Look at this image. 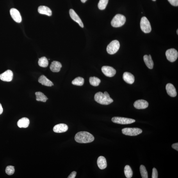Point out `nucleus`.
<instances>
[{
	"instance_id": "4",
	"label": "nucleus",
	"mask_w": 178,
	"mask_h": 178,
	"mask_svg": "<svg viewBox=\"0 0 178 178\" xmlns=\"http://www.w3.org/2000/svg\"><path fill=\"white\" fill-rule=\"evenodd\" d=\"M120 46V43L118 41H113L107 46V51L109 54H115L119 49Z\"/></svg>"
},
{
	"instance_id": "36",
	"label": "nucleus",
	"mask_w": 178,
	"mask_h": 178,
	"mask_svg": "<svg viewBox=\"0 0 178 178\" xmlns=\"http://www.w3.org/2000/svg\"><path fill=\"white\" fill-rule=\"evenodd\" d=\"M87 0H81V1L83 3H85Z\"/></svg>"
},
{
	"instance_id": "26",
	"label": "nucleus",
	"mask_w": 178,
	"mask_h": 178,
	"mask_svg": "<svg viewBox=\"0 0 178 178\" xmlns=\"http://www.w3.org/2000/svg\"><path fill=\"white\" fill-rule=\"evenodd\" d=\"M84 83V79L79 77H76L72 82V84L73 85L80 86H83Z\"/></svg>"
},
{
	"instance_id": "11",
	"label": "nucleus",
	"mask_w": 178,
	"mask_h": 178,
	"mask_svg": "<svg viewBox=\"0 0 178 178\" xmlns=\"http://www.w3.org/2000/svg\"><path fill=\"white\" fill-rule=\"evenodd\" d=\"M10 14L11 17L16 22L20 23L22 22V18L19 11L15 8L11 9Z\"/></svg>"
},
{
	"instance_id": "9",
	"label": "nucleus",
	"mask_w": 178,
	"mask_h": 178,
	"mask_svg": "<svg viewBox=\"0 0 178 178\" xmlns=\"http://www.w3.org/2000/svg\"><path fill=\"white\" fill-rule=\"evenodd\" d=\"M101 70L102 72L107 77H113L116 74V70L113 67L109 66H103L102 67Z\"/></svg>"
},
{
	"instance_id": "5",
	"label": "nucleus",
	"mask_w": 178,
	"mask_h": 178,
	"mask_svg": "<svg viewBox=\"0 0 178 178\" xmlns=\"http://www.w3.org/2000/svg\"><path fill=\"white\" fill-rule=\"evenodd\" d=\"M122 133L125 135L136 136L142 133V130L137 128H126L122 130Z\"/></svg>"
},
{
	"instance_id": "21",
	"label": "nucleus",
	"mask_w": 178,
	"mask_h": 178,
	"mask_svg": "<svg viewBox=\"0 0 178 178\" xmlns=\"http://www.w3.org/2000/svg\"><path fill=\"white\" fill-rule=\"evenodd\" d=\"M97 164L100 169L103 170L107 166V163L106 159L105 157L103 156H100L98 158Z\"/></svg>"
},
{
	"instance_id": "1",
	"label": "nucleus",
	"mask_w": 178,
	"mask_h": 178,
	"mask_svg": "<svg viewBox=\"0 0 178 178\" xmlns=\"http://www.w3.org/2000/svg\"><path fill=\"white\" fill-rule=\"evenodd\" d=\"M75 140L79 143H88L92 142L94 138L92 135L86 131L79 132L76 134Z\"/></svg>"
},
{
	"instance_id": "30",
	"label": "nucleus",
	"mask_w": 178,
	"mask_h": 178,
	"mask_svg": "<svg viewBox=\"0 0 178 178\" xmlns=\"http://www.w3.org/2000/svg\"><path fill=\"white\" fill-rule=\"evenodd\" d=\"M15 168L14 166H9L6 168L5 172L8 175H12L15 172Z\"/></svg>"
},
{
	"instance_id": "34",
	"label": "nucleus",
	"mask_w": 178,
	"mask_h": 178,
	"mask_svg": "<svg viewBox=\"0 0 178 178\" xmlns=\"http://www.w3.org/2000/svg\"><path fill=\"white\" fill-rule=\"evenodd\" d=\"M172 147L173 149L177 150V151H178V143H176L173 144L172 145Z\"/></svg>"
},
{
	"instance_id": "23",
	"label": "nucleus",
	"mask_w": 178,
	"mask_h": 178,
	"mask_svg": "<svg viewBox=\"0 0 178 178\" xmlns=\"http://www.w3.org/2000/svg\"><path fill=\"white\" fill-rule=\"evenodd\" d=\"M36 96V100L37 101H40L45 102L47 101L48 99L46 96L41 92H37L35 93Z\"/></svg>"
},
{
	"instance_id": "7",
	"label": "nucleus",
	"mask_w": 178,
	"mask_h": 178,
	"mask_svg": "<svg viewBox=\"0 0 178 178\" xmlns=\"http://www.w3.org/2000/svg\"><path fill=\"white\" fill-rule=\"evenodd\" d=\"M111 120L115 124H130L135 122V120L132 119L120 117H114Z\"/></svg>"
},
{
	"instance_id": "27",
	"label": "nucleus",
	"mask_w": 178,
	"mask_h": 178,
	"mask_svg": "<svg viewBox=\"0 0 178 178\" xmlns=\"http://www.w3.org/2000/svg\"><path fill=\"white\" fill-rule=\"evenodd\" d=\"M124 173L125 176L127 178H130L133 176V173L131 168L129 165H126L124 168Z\"/></svg>"
},
{
	"instance_id": "14",
	"label": "nucleus",
	"mask_w": 178,
	"mask_h": 178,
	"mask_svg": "<svg viewBox=\"0 0 178 178\" xmlns=\"http://www.w3.org/2000/svg\"><path fill=\"white\" fill-rule=\"evenodd\" d=\"M68 127L67 124H59L55 126L53 128V131L55 133H61L66 132L68 130Z\"/></svg>"
},
{
	"instance_id": "6",
	"label": "nucleus",
	"mask_w": 178,
	"mask_h": 178,
	"mask_svg": "<svg viewBox=\"0 0 178 178\" xmlns=\"http://www.w3.org/2000/svg\"><path fill=\"white\" fill-rule=\"evenodd\" d=\"M140 26L141 30L145 33H149L151 31V25L149 20L145 17H143L141 18Z\"/></svg>"
},
{
	"instance_id": "2",
	"label": "nucleus",
	"mask_w": 178,
	"mask_h": 178,
	"mask_svg": "<svg viewBox=\"0 0 178 178\" xmlns=\"http://www.w3.org/2000/svg\"><path fill=\"white\" fill-rule=\"evenodd\" d=\"M94 99L98 103L104 105L110 104L113 101L106 92L104 93L101 92L97 93L95 95Z\"/></svg>"
},
{
	"instance_id": "20",
	"label": "nucleus",
	"mask_w": 178,
	"mask_h": 178,
	"mask_svg": "<svg viewBox=\"0 0 178 178\" xmlns=\"http://www.w3.org/2000/svg\"><path fill=\"white\" fill-rule=\"evenodd\" d=\"M143 60L146 65L148 68L152 69L153 68L154 63L150 55L147 56L145 55L143 56Z\"/></svg>"
},
{
	"instance_id": "18",
	"label": "nucleus",
	"mask_w": 178,
	"mask_h": 178,
	"mask_svg": "<svg viewBox=\"0 0 178 178\" xmlns=\"http://www.w3.org/2000/svg\"><path fill=\"white\" fill-rule=\"evenodd\" d=\"M38 82L43 85L47 86H52L54 84L44 75H42L39 78Z\"/></svg>"
},
{
	"instance_id": "8",
	"label": "nucleus",
	"mask_w": 178,
	"mask_h": 178,
	"mask_svg": "<svg viewBox=\"0 0 178 178\" xmlns=\"http://www.w3.org/2000/svg\"><path fill=\"white\" fill-rule=\"evenodd\" d=\"M166 55L168 60L171 62H174L178 56V52L175 49H168L166 52Z\"/></svg>"
},
{
	"instance_id": "25",
	"label": "nucleus",
	"mask_w": 178,
	"mask_h": 178,
	"mask_svg": "<svg viewBox=\"0 0 178 178\" xmlns=\"http://www.w3.org/2000/svg\"><path fill=\"white\" fill-rule=\"evenodd\" d=\"M89 81L91 85L94 86H99L101 82L100 79L95 77H90Z\"/></svg>"
},
{
	"instance_id": "13",
	"label": "nucleus",
	"mask_w": 178,
	"mask_h": 178,
	"mask_svg": "<svg viewBox=\"0 0 178 178\" xmlns=\"http://www.w3.org/2000/svg\"><path fill=\"white\" fill-rule=\"evenodd\" d=\"M69 14L72 19L77 23L80 26L83 28L84 26L83 22L74 10L72 9H70L69 10Z\"/></svg>"
},
{
	"instance_id": "12",
	"label": "nucleus",
	"mask_w": 178,
	"mask_h": 178,
	"mask_svg": "<svg viewBox=\"0 0 178 178\" xmlns=\"http://www.w3.org/2000/svg\"><path fill=\"white\" fill-rule=\"evenodd\" d=\"M134 106L137 109H145L148 106V103L145 100H139L135 102Z\"/></svg>"
},
{
	"instance_id": "35",
	"label": "nucleus",
	"mask_w": 178,
	"mask_h": 178,
	"mask_svg": "<svg viewBox=\"0 0 178 178\" xmlns=\"http://www.w3.org/2000/svg\"><path fill=\"white\" fill-rule=\"evenodd\" d=\"M3 107H2L1 104L0 103V115L3 113Z\"/></svg>"
},
{
	"instance_id": "37",
	"label": "nucleus",
	"mask_w": 178,
	"mask_h": 178,
	"mask_svg": "<svg viewBox=\"0 0 178 178\" xmlns=\"http://www.w3.org/2000/svg\"><path fill=\"white\" fill-rule=\"evenodd\" d=\"M177 35H178V29L177 30Z\"/></svg>"
},
{
	"instance_id": "22",
	"label": "nucleus",
	"mask_w": 178,
	"mask_h": 178,
	"mask_svg": "<svg viewBox=\"0 0 178 178\" xmlns=\"http://www.w3.org/2000/svg\"><path fill=\"white\" fill-rule=\"evenodd\" d=\"M29 120L28 118H22L18 121L17 125L20 128H26L29 126Z\"/></svg>"
},
{
	"instance_id": "16",
	"label": "nucleus",
	"mask_w": 178,
	"mask_h": 178,
	"mask_svg": "<svg viewBox=\"0 0 178 178\" xmlns=\"http://www.w3.org/2000/svg\"><path fill=\"white\" fill-rule=\"evenodd\" d=\"M123 79L128 84H133L135 81V77L134 75L131 73L125 72L124 73L123 76Z\"/></svg>"
},
{
	"instance_id": "17",
	"label": "nucleus",
	"mask_w": 178,
	"mask_h": 178,
	"mask_svg": "<svg viewBox=\"0 0 178 178\" xmlns=\"http://www.w3.org/2000/svg\"><path fill=\"white\" fill-rule=\"evenodd\" d=\"M61 63L58 61H52L50 67V69L52 72H58L60 71L61 68L62 67Z\"/></svg>"
},
{
	"instance_id": "24",
	"label": "nucleus",
	"mask_w": 178,
	"mask_h": 178,
	"mask_svg": "<svg viewBox=\"0 0 178 178\" xmlns=\"http://www.w3.org/2000/svg\"><path fill=\"white\" fill-rule=\"evenodd\" d=\"M38 63L40 67H46L48 65V61L45 57H42L39 58Z\"/></svg>"
},
{
	"instance_id": "32",
	"label": "nucleus",
	"mask_w": 178,
	"mask_h": 178,
	"mask_svg": "<svg viewBox=\"0 0 178 178\" xmlns=\"http://www.w3.org/2000/svg\"><path fill=\"white\" fill-rule=\"evenodd\" d=\"M171 5L175 6H178V0H168Z\"/></svg>"
},
{
	"instance_id": "19",
	"label": "nucleus",
	"mask_w": 178,
	"mask_h": 178,
	"mask_svg": "<svg viewBox=\"0 0 178 178\" xmlns=\"http://www.w3.org/2000/svg\"><path fill=\"white\" fill-rule=\"evenodd\" d=\"M38 12L41 14H44L48 16L52 15V11L48 7L44 6H41L38 8Z\"/></svg>"
},
{
	"instance_id": "10",
	"label": "nucleus",
	"mask_w": 178,
	"mask_h": 178,
	"mask_svg": "<svg viewBox=\"0 0 178 178\" xmlns=\"http://www.w3.org/2000/svg\"><path fill=\"white\" fill-rule=\"evenodd\" d=\"M13 76L12 71L8 70L0 75V79L4 82H11L12 81Z\"/></svg>"
},
{
	"instance_id": "31",
	"label": "nucleus",
	"mask_w": 178,
	"mask_h": 178,
	"mask_svg": "<svg viewBox=\"0 0 178 178\" xmlns=\"http://www.w3.org/2000/svg\"><path fill=\"white\" fill-rule=\"evenodd\" d=\"M152 178H158V172L156 168H154L152 169Z\"/></svg>"
},
{
	"instance_id": "15",
	"label": "nucleus",
	"mask_w": 178,
	"mask_h": 178,
	"mask_svg": "<svg viewBox=\"0 0 178 178\" xmlns=\"http://www.w3.org/2000/svg\"><path fill=\"white\" fill-rule=\"evenodd\" d=\"M166 90L168 94L172 97H175L177 95L176 90L172 84L168 83L166 86Z\"/></svg>"
},
{
	"instance_id": "38",
	"label": "nucleus",
	"mask_w": 178,
	"mask_h": 178,
	"mask_svg": "<svg viewBox=\"0 0 178 178\" xmlns=\"http://www.w3.org/2000/svg\"><path fill=\"white\" fill-rule=\"evenodd\" d=\"M153 1H156V0H152Z\"/></svg>"
},
{
	"instance_id": "28",
	"label": "nucleus",
	"mask_w": 178,
	"mask_h": 178,
	"mask_svg": "<svg viewBox=\"0 0 178 178\" xmlns=\"http://www.w3.org/2000/svg\"><path fill=\"white\" fill-rule=\"evenodd\" d=\"M109 0H100L98 4V7L100 10H103L106 8Z\"/></svg>"
},
{
	"instance_id": "3",
	"label": "nucleus",
	"mask_w": 178,
	"mask_h": 178,
	"mask_svg": "<svg viewBox=\"0 0 178 178\" xmlns=\"http://www.w3.org/2000/svg\"><path fill=\"white\" fill-rule=\"evenodd\" d=\"M126 21V17L122 15H116L112 20L111 24L113 27H118L122 26Z\"/></svg>"
},
{
	"instance_id": "33",
	"label": "nucleus",
	"mask_w": 178,
	"mask_h": 178,
	"mask_svg": "<svg viewBox=\"0 0 178 178\" xmlns=\"http://www.w3.org/2000/svg\"><path fill=\"white\" fill-rule=\"evenodd\" d=\"M77 173L75 171H73L69 175L68 177V178H75L76 177Z\"/></svg>"
},
{
	"instance_id": "29",
	"label": "nucleus",
	"mask_w": 178,
	"mask_h": 178,
	"mask_svg": "<svg viewBox=\"0 0 178 178\" xmlns=\"http://www.w3.org/2000/svg\"><path fill=\"white\" fill-rule=\"evenodd\" d=\"M140 171L141 177L142 178H148V173L145 166L141 165L140 167Z\"/></svg>"
}]
</instances>
